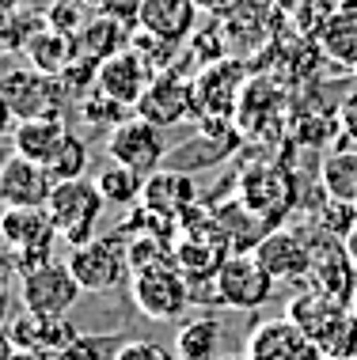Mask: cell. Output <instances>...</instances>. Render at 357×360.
I'll use <instances>...</instances> for the list:
<instances>
[{
	"label": "cell",
	"mask_w": 357,
	"mask_h": 360,
	"mask_svg": "<svg viewBox=\"0 0 357 360\" xmlns=\"http://www.w3.org/2000/svg\"><path fill=\"white\" fill-rule=\"evenodd\" d=\"M103 205L107 201H103L95 179H69V182H57L54 186L50 201H46V212L54 220V231L69 247H84V243L95 239Z\"/></svg>",
	"instance_id": "1"
},
{
	"label": "cell",
	"mask_w": 357,
	"mask_h": 360,
	"mask_svg": "<svg viewBox=\"0 0 357 360\" xmlns=\"http://www.w3.org/2000/svg\"><path fill=\"white\" fill-rule=\"evenodd\" d=\"M0 239L12 250V262L19 266V277L50 266L54 250V220L46 209H4L0 212Z\"/></svg>",
	"instance_id": "2"
},
{
	"label": "cell",
	"mask_w": 357,
	"mask_h": 360,
	"mask_svg": "<svg viewBox=\"0 0 357 360\" xmlns=\"http://www.w3.org/2000/svg\"><path fill=\"white\" fill-rule=\"evenodd\" d=\"M194 285L187 281V274L175 266V262H160V266L137 269L133 274V304H137L141 315L156 319V323H171L179 319L187 304L194 296Z\"/></svg>",
	"instance_id": "3"
},
{
	"label": "cell",
	"mask_w": 357,
	"mask_h": 360,
	"mask_svg": "<svg viewBox=\"0 0 357 360\" xmlns=\"http://www.w3.org/2000/svg\"><path fill=\"white\" fill-rule=\"evenodd\" d=\"M69 269L84 292H111L130 269V243L122 239V231L95 236L92 243L69 250Z\"/></svg>",
	"instance_id": "4"
},
{
	"label": "cell",
	"mask_w": 357,
	"mask_h": 360,
	"mask_svg": "<svg viewBox=\"0 0 357 360\" xmlns=\"http://www.w3.org/2000/svg\"><path fill=\"white\" fill-rule=\"evenodd\" d=\"M0 91L8 95L15 118L31 122V118H65L69 106V91L57 76H46L38 69H12L8 76H0Z\"/></svg>",
	"instance_id": "5"
},
{
	"label": "cell",
	"mask_w": 357,
	"mask_h": 360,
	"mask_svg": "<svg viewBox=\"0 0 357 360\" xmlns=\"http://www.w3.org/2000/svg\"><path fill=\"white\" fill-rule=\"evenodd\" d=\"M163 155H168L163 129L144 122L141 114H133L130 122H122L118 129L107 133V160L125 167V171H133V174H141V179L160 171Z\"/></svg>",
	"instance_id": "6"
},
{
	"label": "cell",
	"mask_w": 357,
	"mask_h": 360,
	"mask_svg": "<svg viewBox=\"0 0 357 360\" xmlns=\"http://www.w3.org/2000/svg\"><path fill=\"white\" fill-rule=\"evenodd\" d=\"M277 281L255 255H228V262L213 277V300L232 311H258L270 300Z\"/></svg>",
	"instance_id": "7"
},
{
	"label": "cell",
	"mask_w": 357,
	"mask_h": 360,
	"mask_svg": "<svg viewBox=\"0 0 357 360\" xmlns=\"http://www.w3.org/2000/svg\"><path fill=\"white\" fill-rule=\"evenodd\" d=\"M80 285H76L69 262H50V266L35 269L19 281V296H23L27 315L35 319H65L73 304L80 300Z\"/></svg>",
	"instance_id": "8"
},
{
	"label": "cell",
	"mask_w": 357,
	"mask_h": 360,
	"mask_svg": "<svg viewBox=\"0 0 357 360\" xmlns=\"http://www.w3.org/2000/svg\"><path fill=\"white\" fill-rule=\"evenodd\" d=\"M251 255L263 262L274 281H304L315 269V236L296 228H270Z\"/></svg>",
	"instance_id": "9"
},
{
	"label": "cell",
	"mask_w": 357,
	"mask_h": 360,
	"mask_svg": "<svg viewBox=\"0 0 357 360\" xmlns=\"http://www.w3.org/2000/svg\"><path fill=\"white\" fill-rule=\"evenodd\" d=\"M244 80H247V69L239 61L225 57L217 65H206L194 80V118L228 122L239 99H244Z\"/></svg>",
	"instance_id": "10"
},
{
	"label": "cell",
	"mask_w": 357,
	"mask_h": 360,
	"mask_svg": "<svg viewBox=\"0 0 357 360\" xmlns=\"http://www.w3.org/2000/svg\"><path fill=\"white\" fill-rule=\"evenodd\" d=\"M239 201L263 217L270 228H277V217H285L296 201V179L285 167H251L239 179Z\"/></svg>",
	"instance_id": "11"
},
{
	"label": "cell",
	"mask_w": 357,
	"mask_h": 360,
	"mask_svg": "<svg viewBox=\"0 0 357 360\" xmlns=\"http://www.w3.org/2000/svg\"><path fill=\"white\" fill-rule=\"evenodd\" d=\"M156 76L160 72L152 69L149 57H144L141 50H133V46H125L122 53H114L99 65L95 87H99L103 95H111V99H118V103H130L133 110H137L141 95L149 91V84L156 80Z\"/></svg>",
	"instance_id": "12"
},
{
	"label": "cell",
	"mask_w": 357,
	"mask_h": 360,
	"mask_svg": "<svg viewBox=\"0 0 357 360\" xmlns=\"http://www.w3.org/2000/svg\"><path fill=\"white\" fill-rule=\"evenodd\" d=\"M57 182L50 179V171L35 160L12 155L0 163V205L4 209H46Z\"/></svg>",
	"instance_id": "13"
},
{
	"label": "cell",
	"mask_w": 357,
	"mask_h": 360,
	"mask_svg": "<svg viewBox=\"0 0 357 360\" xmlns=\"http://www.w3.org/2000/svg\"><path fill=\"white\" fill-rule=\"evenodd\" d=\"M247 360H323L312 338L293 319H270L258 323L247 338Z\"/></svg>",
	"instance_id": "14"
},
{
	"label": "cell",
	"mask_w": 357,
	"mask_h": 360,
	"mask_svg": "<svg viewBox=\"0 0 357 360\" xmlns=\"http://www.w3.org/2000/svg\"><path fill=\"white\" fill-rule=\"evenodd\" d=\"M137 114L144 122L160 125V129L179 125L182 118H194V84L182 80L175 72H160L156 80L149 84V91L141 95Z\"/></svg>",
	"instance_id": "15"
},
{
	"label": "cell",
	"mask_w": 357,
	"mask_h": 360,
	"mask_svg": "<svg viewBox=\"0 0 357 360\" xmlns=\"http://www.w3.org/2000/svg\"><path fill=\"white\" fill-rule=\"evenodd\" d=\"M190 205H194V182L187 171H156L144 179L141 209H149L156 220L175 224L190 217Z\"/></svg>",
	"instance_id": "16"
},
{
	"label": "cell",
	"mask_w": 357,
	"mask_h": 360,
	"mask_svg": "<svg viewBox=\"0 0 357 360\" xmlns=\"http://www.w3.org/2000/svg\"><path fill=\"white\" fill-rule=\"evenodd\" d=\"M137 31L160 38L168 46L187 42L198 31V8L194 0H144L137 15Z\"/></svg>",
	"instance_id": "17"
},
{
	"label": "cell",
	"mask_w": 357,
	"mask_h": 360,
	"mask_svg": "<svg viewBox=\"0 0 357 360\" xmlns=\"http://www.w3.org/2000/svg\"><path fill=\"white\" fill-rule=\"evenodd\" d=\"M73 38H76V57H88V61L103 65L107 57L122 53L130 46V27L111 19V15H103V12H95Z\"/></svg>",
	"instance_id": "18"
},
{
	"label": "cell",
	"mask_w": 357,
	"mask_h": 360,
	"mask_svg": "<svg viewBox=\"0 0 357 360\" xmlns=\"http://www.w3.org/2000/svg\"><path fill=\"white\" fill-rule=\"evenodd\" d=\"M69 137V122L65 118H31V122H19L15 133H12V144H15V155L23 160H35V163H50L54 152L61 148V141Z\"/></svg>",
	"instance_id": "19"
},
{
	"label": "cell",
	"mask_w": 357,
	"mask_h": 360,
	"mask_svg": "<svg viewBox=\"0 0 357 360\" xmlns=\"http://www.w3.org/2000/svg\"><path fill=\"white\" fill-rule=\"evenodd\" d=\"M308 338L323 360H357V315L350 307L339 304Z\"/></svg>",
	"instance_id": "20"
},
{
	"label": "cell",
	"mask_w": 357,
	"mask_h": 360,
	"mask_svg": "<svg viewBox=\"0 0 357 360\" xmlns=\"http://www.w3.org/2000/svg\"><path fill=\"white\" fill-rule=\"evenodd\" d=\"M175 356L179 360H225V334L213 315L190 319L175 334Z\"/></svg>",
	"instance_id": "21"
},
{
	"label": "cell",
	"mask_w": 357,
	"mask_h": 360,
	"mask_svg": "<svg viewBox=\"0 0 357 360\" xmlns=\"http://www.w3.org/2000/svg\"><path fill=\"white\" fill-rule=\"evenodd\" d=\"M23 53H27V61H31V69L46 72V76H61L76 61V38L65 34V31H54V27L46 23L42 31L31 38V46H27Z\"/></svg>",
	"instance_id": "22"
},
{
	"label": "cell",
	"mask_w": 357,
	"mask_h": 360,
	"mask_svg": "<svg viewBox=\"0 0 357 360\" xmlns=\"http://www.w3.org/2000/svg\"><path fill=\"white\" fill-rule=\"evenodd\" d=\"M320 186L327 198L334 201H357V148L350 144H339L334 152L323 155L320 163Z\"/></svg>",
	"instance_id": "23"
},
{
	"label": "cell",
	"mask_w": 357,
	"mask_h": 360,
	"mask_svg": "<svg viewBox=\"0 0 357 360\" xmlns=\"http://www.w3.org/2000/svg\"><path fill=\"white\" fill-rule=\"evenodd\" d=\"M46 27V15L38 12H23V8H15V12H4L0 15V53H19L31 46V38Z\"/></svg>",
	"instance_id": "24"
},
{
	"label": "cell",
	"mask_w": 357,
	"mask_h": 360,
	"mask_svg": "<svg viewBox=\"0 0 357 360\" xmlns=\"http://www.w3.org/2000/svg\"><path fill=\"white\" fill-rule=\"evenodd\" d=\"M133 106L130 103H118V99H111V95H103L99 87L88 95V99H80V118L92 125V129H118L122 122H130L133 118Z\"/></svg>",
	"instance_id": "25"
},
{
	"label": "cell",
	"mask_w": 357,
	"mask_h": 360,
	"mask_svg": "<svg viewBox=\"0 0 357 360\" xmlns=\"http://www.w3.org/2000/svg\"><path fill=\"white\" fill-rule=\"evenodd\" d=\"M95 186H99L107 205H133V201H141V193H144V179L118 167V163H111V167L95 179Z\"/></svg>",
	"instance_id": "26"
},
{
	"label": "cell",
	"mask_w": 357,
	"mask_h": 360,
	"mask_svg": "<svg viewBox=\"0 0 357 360\" xmlns=\"http://www.w3.org/2000/svg\"><path fill=\"white\" fill-rule=\"evenodd\" d=\"M84 167H88V148H84V141L69 129V137L61 141V148L54 152V160L46 163V171H50L54 182H69V179H84Z\"/></svg>",
	"instance_id": "27"
},
{
	"label": "cell",
	"mask_w": 357,
	"mask_h": 360,
	"mask_svg": "<svg viewBox=\"0 0 357 360\" xmlns=\"http://www.w3.org/2000/svg\"><path fill=\"white\" fill-rule=\"evenodd\" d=\"M88 12H84L80 0H54V8L46 12V23L54 27V31H65V34H76L84 23H88Z\"/></svg>",
	"instance_id": "28"
},
{
	"label": "cell",
	"mask_w": 357,
	"mask_h": 360,
	"mask_svg": "<svg viewBox=\"0 0 357 360\" xmlns=\"http://www.w3.org/2000/svg\"><path fill=\"white\" fill-rule=\"evenodd\" d=\"M111 360H179L175 349L160 345V342H125L118 345V353Z\"/></svg>",
	"instance_id": "29"
},
{
	"label": "cell",
	"mask_w": 357,
	"mask_h": 360,
	"mask_svg": "<svg viewBox=\"0 0 357 360\" xmlns=\"http://www.w3.org/2000/svg\"><path fill=\"white\" fill-rule=\"evenodd\" d=\"M141 4H144V0H95V12H103V15L125 23V27H133V23H137V15H141Z\"/></svg>",
	"instance_id": "30"
},
{
	"label": "cell",
	"mask_w": 357,
	"mask_h": 360,
	"mask_svg": "<svg viewBox=\"0 0 357 360\" xmlns=\"http://www.w3.org/2000/svg\"><path fill=\"white\" fill-rule=\"evenodd\" d=\"M339 125H342V144H350V148H357V95H353V99L342 106V118H339Z\"/></svg>",
	"instance_id": "31"
},
{
	"label": "cell",
	"mask_w": 357,
	"mask_h": 360,
	"mask_svg": "<svg viewBox=\"0 0 357 360\" xmlns=\"http://www.w3.org/2000/svg\"><path fill=\"white\" fill-rule=\"evenodd\" d=\"M15 125H19V118H15L12 103H8V95L0 91V137H4V133H15Z\"/></svg>",
	"instance_id": "32"
},
{
	"label": "cell",
	"mask_w": 357,
	"mask_h": 360,
	"mask_svg": "<svg viewBox=\"0 0 357 360\" xmlns=\"http://www.w3.org/2000/svg\"><path fill=\"white\" fill-rule=\"evenodd\" d=\"M232 4H239V0H194V8L206 12V15H225Z\"/></svg>",
	"instance_id": "33"
},
{
	"label": "cell",
	"mask_w": 357,
	"mask_h": 360,
	"mask_svg": "<svg viewBox=\"0 0 357 360\" xmlns=\"http://www.w3.org/2000/svg\"><path fill=\"white\" fill-rule=\"evenodd\" d=\"M12 349H15V342H12V330H4V326H0V360H12Z\"/></svg>",
	"instance_id": "34"
},
{
	"label": "cell",
	"mask_w": 357,
	"mask_h": 360,
	"mask_svg": "<svg viewBox=\"0 0 357 360\" xmlns=\"http://www.w3.org/2000/svg\"><path fill=\"white\" fill-rule=\"evenodd\" d=\"M342 247H346V255H350V262L357 266V224L350 231H346V239H342Z\"/></svg>",
	"instance_id": "35"
},
{
	"label": "cell",
	"mask_w": 357,
	"mask_h": 360,
	"mask_svg": "<svg viewBox=\"0 0 357 360\" xmlns=\"http://www.w3.org/2000/svg\"><path fill=\"white\" fill-rule=\"evenodd\" d=\"M8 315V277L0 274V319Z\"/></svg>",
	"instance_id": "36"
},
{
	"label": "cell",
	"mask_w": 357,
	"mask_h": 360,
	"mask_svg": "<svg viewBox=\"0 0 357 360\" xmlns=\"http://www.w3.org/2000/svg\"><path fill=\"white\" fill-rule=\"evenodd\" d=\"M15 8H23V0H0V15H4V12H15Z\"/></svg>",
	"instance_id": "37"
},
{
	"label": "cell",
	"mask_w": 357,
	"mask_h": 360,
	"mask_svg": "<svg viewBox=\"0 0 357 360\" xmlns=\"http://www.w3.org/2000/svg\"><path fill=\"white\" fill-rule=\"evenodd\" d=\"M350 311H353V315H357V288H353V300H350Z\"/></svg>",
	"instance_id": "38"
},
{
	"label": "cell",
	"mask_w": 357,
	"mask_h": 360,
	"mask_svg": "<svg viewBox=\"0 0 357 360\" xmlns=\"http://www.w3.org/2000/svg\"><path fill=\"white\" fill-rule=\"evenodd\" d=\"M225 360H247V356H225Z\"/></svg>",
	"instance_id": "39"
},
{
	"label": "cell",
	"mask_w": 357,
	"mask_h": 360,
	"mask_svg": "<svg viewBox=\"0 0 357 360\" xmlns=\"http://www.w3.org/2000/svg\"><path fill=\"white\" fill-rule=\"evenodd\" d=\"M353 205H357V201H353Z\"/></svg>",
	"instance_id": "40"
}]
</instances>
